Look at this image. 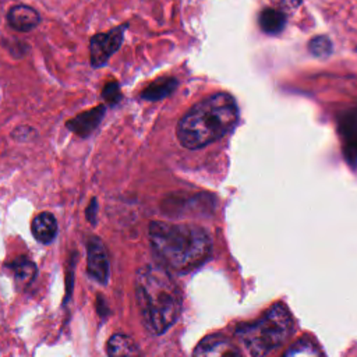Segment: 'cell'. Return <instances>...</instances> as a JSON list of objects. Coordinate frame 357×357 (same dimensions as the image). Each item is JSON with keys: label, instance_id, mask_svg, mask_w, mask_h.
Segmentation results:
<instances>
[{"label": "cell", "instance_id": "obj_1", "mask_svg": "<svg viewBox=\"0 0 357 357\" xmlns=\"http://www.w3.org/2000/svg\"><path fill=\"white\" fill-rule=\"evenodd\" d=\"M134 291L142 325L149 333L162 335L177 321L183 305L181 290L163 266L149 264L139 268Z\"/></svg>", "mask_w": 357, "mask_h": 357}, {"label": "cell", "instance_id": "obj_2", "mask_svg": "<svg viewBox=\"0 0 357 357\" xmlns=\"http://www.w3.org/2000/svg\"><path fill=\"white\" fill-rule=\"evenodd\" d=\"M149 241L159 261L178 273H188L208 261L212 251L209 233L197 225L152 222Z\"/></svg>", "mask_w": 357, "mask_h": 357}, {"label": "cell", "instance_id": "obj_3", "mask_svg": "<svg viewBox=\"0 0 357 357\" xmlns=\"http://www.w3.org/2000/svg\"><path fill=\"white\" fill-rule=\"evenodd\" d=\"M238 121L236 99L226 92L213 93L195 103L177 123L176 134L187 149L204 148L230 132Z\"/></svg>", "mask_w": 357, "mask_h": 357}, {"label": "cell", "instance_id": "obj_4", "mask_svg": "<svg viewBox=\"0 0 357 357\" xmlns=\"http://www.w3.org/2000/svg\"><path fill=\"white\" fill-rule=\"evenodd\" d=\"M293 331V319L283 303L273 304L261 318L240 325L234 336L241 351L264 356L282 346Z\"/></svg>", "mask_w": 357, "mask_h": 357}, {"label": "cell", "instance_id": "obj_5", "mask_svg": "<svg viewBox=\"0 0 357 357\" xmlns=\"http://www.w3.org/2000/svg\"><path fill=\"white\" fill-rule=\"evenodd\" d=\"M127 26L128 24H123L107 32L96 33L91 38L89 56L92 67L98 68L105 66L109 61V59L120 49Z\"/></svg>", "mask_w": 357, "mask_h": 357}, {"label": "cell", "instance_id": "obj_6", "mask_svg": "<svg viewBox=\"0 0 357 357\" xmlns=\"http://www.w3.org/2000/svg\"><path fill=\"white\" fill-rule=\"evenodd\" d=\"M86 269L92 279L98 283H106L109 279L110 265L105 244L98 237H91L86 241Z\"/></svg>", "mask_w": 357, "mask_h": 357}, {"label": "cell", "instance_id": "obj_7", "mask_svg": "<svg viewBox=\"0 0 357 357\" xmlns=\"http://www.w3.org/2000/svg\"><path fill=\"white\" fill-rule=\"evenodd\" d=\"M194 356H240L243 354L238 346H234L229 339L219 335H209L198 343L192 351Z\"/></svg>", "mask_w": 357, "mask_h": 357}, {"label": "cell", "instance_id": "obj_8", "mask_svg": "<svg viewBox=\"0 0 357 357\" xmlns=\"http://www.w3.org/2000/svg\"><path fill=\"white\" fill-rule=\"evenodd\" d=\"M7 22L8 25L20 32H29L32 29H35L39 22H40V17L38 14L36 10H33L29 6H24V4H17L8 8L7 11Z\"/></svg>", "mask_w": 357, "mask_h": 357}, {"label": "cell", "instance_id": "obj_9", "mask_svg": "<svg viewBox=\"0 0 357 357\" xmlns=\"http://www.w3.org/2000/svg\"><path fill=\"white\" fill-rule=\"evenodd\" d=\"M103 114H105V106H96L68 120L66 126L68 130H71L77 135L88 137L99 126Z\"/></svg>", "mask_w": 357, "mask_h": 357}, {"label": "cell", "instance_id": "obj_10", "mask_svg": "<svg viewBox=\"0 0 357 357\" xmlns=\"http://www.w3.org/2000/svg\"><path fill=\"white\" fill-rule=\"evenodd\" d=\"M31 231L36 241L42 244L52 243L57 236V222L50 212H40L31 225Z\"/></svg>", "mask_w": 357, "mask_h": 357}, {"label": "cell", "instance_id": "obj_11", "mask_svg": "<svg viewBox=\"0 0 357 357\" xmlns=\"http://www.w3.org/2000/svg\"><path fill=\"white\" fill-rule=\"evenodd\" d=\"M258 25L265 33L278 35L286 26V15L282 10L266 7L258 15Z\"/></svg>", "mask_w": 357, "mask_h": 357}, {"label": "cell", "instance_id": "obj_12", "mask_svg": "<svg viewBox=\"0 0 357 357\" xmlns=\"http://www.w3.org/2000/svg\"><path fill=\"white\" fill-rule=\"evenodd\" d=\"M177 85H178V82L173 77L159 78V79L153 81L152 84H149L144 89V92L141 93V98L145 99V100H149V102L160 100V99L169 96L176 89Z\"/></svg>", "mask_w": 357, "mask_h": 357}, {"label": "cell", "instance_id": "obj_13", "mask_svg": "<svg viewBox=\"0 0 357 357\" xmlns=\"http://www.w3.org/2000/svg\"><path fill=\"white\" fill-rule=\"evenodd\" d=\"M106 353L109 356H137L139 354V350L130 336L116 333L107 340Z\"/></svg>", "mask_w": 357, "mask_h": 357}, {"label": "cell", "instance_id": "obj_14", "mask_svg": "<svg viewBox=\"0 0 357 357\" xmlns=\"http://www.w3.org/2000/svg\"><path fill=\"white\" fill-rule=\"evenodd\" d=\"M11 271L14 273V279H15L17 284L21 287L28 286L36 276V265L25 257H21V258L13 261Z\"/></svg>", "mask_w": 357, "mask_h": 357}, {"label": "cell", "instance_id": "obj_15", "mask_svg": "<svg viewBox=\"0 0 357 357\" xmlns=\"http://www.w3.org/2000/svg\"><path fill=\"white\" fill-rule=\"evenodd\" d=\"M343 137L347 155L351 159L357 158V113H351L349 120L343 123Z\"/></svg>", "mask_w": 357, "mask_h": 357}, {"label": "cell", "instance_id": "obj_16", "mask_svg": "<svg viewBox=\"0 0 357 357\" xmlns=\"http://www.w3.org/2000/svg\"><path fill=\"white\" fill-rule=\"evenodd\" d=\"M308 50L317 57H325L332 52V42L324 35L315 36L310 40Z\"/></svg>", "mask_w": 357, "mask_h": 357}, {"label": "cell", "instance_id": "obj_17", "mask_svg": "<svg viewBox=\"0 0 357 357\" xmlns=\"http://www.w3.org/2000/svg\"><path fill=\"white\" fill-rule=\"evenodd\" d=\"M102 98L109 103L110 106H114L116 103L120 102L121 99V92H120V85L116 81H110L105 85L102 91Z\"/></svg>", "mask_w": 357, "mask_h": 357}, {"label": "cell", "instance_id": "obj_18", "mask_svg": "<svg viewBox=\"0 0 357 357\" xmlns=\"http://www.w3.org/2000/svg\"><path fill=\"white\" fill-rule=\"evenodd\" d=\"M282 10H296L303 0H275Z\"/></svg>", "mask_w": 357, "mask_h": 357}, {"label": "cell", "instance_id": "obj_19", "mask_svg": "<svg viewBox=\"0 0 357 357\" xmlns=\"http://www.w3.org/2000/svg\"><path fill=\"white\" fill-rule=\"evenodd\" d=\"M96 209H98V202H96V199L93 198L92 199V202L89 204V206L86 208V218H88V220L92 223V225H95L96 223Z\"/></svg>", "mask_w": 357, "mask_h": 357}]
</instances>
